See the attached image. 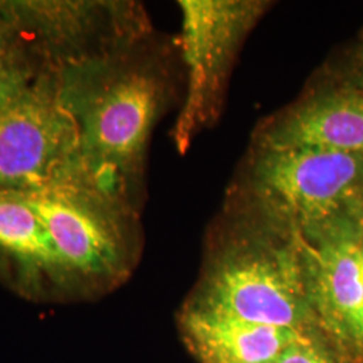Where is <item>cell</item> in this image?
<instances>
[{"instance_id":"cell-15","label":"cell","mask_w":363,"mask_h":363,"mask_svg":"<svg viewBox=\"0 0 363 363\" xmlns=\"http://www.w3.org/2000/svg\"><path fill=\"white\" fill-rule=\"evenodd\" d=\"M19 50L11 28L0 19V58Z\"/></svg>"},{"instance_id":"cell-9","label":"cell","mask_w":363,"mask_h":363,"mask_svg":"<svg viewBox=\"0 0 363 363\" xmlns=\"http://www.w3.org/2000/svg\"><path fill=\"white\" fill-rule=\"evenodd\" d=\"M250 144L312 147L363 156V86L337 81L312 88L264 118Z\"/></svg>"},{"instance_id":"cell-16","label":"cell","mask_w":363,"mask_h":363,"mask_svg":"<svg viewBox=\"0 0 363 363\" xmlns=\"http://www.w3.org/2000/svg\"><path fill=\"white\" fill-rule=\"evenodd\" d=\"M354 216H355V218H357V220L361 223L363 226V199L361 201V203L355 208V210H354V213H352Z\"/></svg>"},{"instance_id":"cell-7","label":"cell","mask_w":363,"mask_h":363,"mask_svg":"<svg viewBox=\"0 0 363 363\" xmlns=\"http://www.w3.org/2000/svg\"><path fill=\"white\" fill-rule=\"evenodd\" d=\"M70 179H81L78 124L55 77L43 70L0 112V191L27 193Z\"/></svg>"},{"instance_id":"cell-19","label":"cell","mask_w":363,"mask_h":363,"mask_svg":"<svg viewBox=\"0 0 363 363\" xmlns=\"http://www.w3.org/2000/svg\"><path fill=\"white\" fill-rule=\"evenodd\" d=\"M362 199H363V198H362Z\"/></svg>"},{"instance_id":"cell-12","label":"cell","mask_w":363,"mask_h":363,"mask_svg":"<svg viewBox=\"0 0 363 363\" xmlns=\"http://www.w3.org/2000/svg\"><path fill=\"white\" fill-rule=\"evenodd\" d=\"M39 73L22 50L0 58V112L23 94L34 84Z\"/></svg>"},{"instance_id":"cell-4","label":"cell","mask_w":363,"mask_h":363,"mask_svg":"<svg viewBox=\"0 0 363 363\" xmlns=\"http://www.w3.org/2000/svg\"><path fill=\"white\" fill-rule=\"evenodd\" d=\"M15 194L42 220L64 264L74 300L96 298L130 276L139 253L130 205L84 179Z\"/></svg>"},{"instance_id":"cell-13","label":"cell","mask_w":363,"mask_h":363,"mask_svg":"<svg viewBox=\"0 0 363 363\" xmlns=\"http://www.w3.org/2000/svg\"><path fill=\"white\" fill-rule=\"evenodd\" d=\"M343 361L345 358L335 349H328L325 343L304 333L289 343L272 363H345Z\"/></svg>"},{"instance_id":"cell-5","label":"cell","mask_w":363,"mask_h":363,"mask_svg":"<svg viewBox=\"0 0 363 363\" xmlns=\"http://www.w3.org/2000/svg\"><path fill=\"white\" fill-rule=\"evenodd\" d=\"M181 52L186 96L172 130L184 155L220 115L235 58L271 7L262 0H181Z\"/></svg>"},{"instance_id":"cell-3","label":"cell","mask_w":363,"mask_h":363,"mask_svg":"<svg viewBox=\"0 0 363 363\" xmlns=\"http://www.w3.org/2000/svg\"><path fill=\"white\" fill-rule=\"evenodd\" d=\"M362 198V155L250 144L226 208L306 234L351 214Z\"/></svg>"},{"instance_id":"cell-11","label":"cell","mask_w":363,"mask_h":363,"mask_svg":"<svg viewBox=\"0 0 363 363\" xmlns=\"http://www.w3.org/2000/svg\"><path fill=\"white\" fill-rule=\"evenodd\" d=\"M181 320L186 340L201 361L272 363L289 343L304 334L249 322L193 301L184 308Z\"/></svg>"},{"instance_id":"cell-2","label":"cell","mask_w":363,"mask_h":363,"mask_svg":"<svg viewBox=\"0 0 363 363\" xmlns=\"http://www.w3.org/2000/svg\"><path fill=\"white\" fill-rule=\"evenodd\" d=\"M225 211L229 234L210 261L194 303L300 333L316 325L300 233L247 213Z\"/></svg>"},{"instance_id":"cell-14","label":"cell","mask_w":363,"mask_h":363,"mask_svg":"<svg viewBox=\"0 0 363 363\" xmlns=\"http://www.w3.org/2000/svg\"><path fill=\"white\" fill-rule=\"evenodd\" d=\"M339 82L363 86V45L352 52L349 65L342 73V77L339 78Z\"/></svg>"},{"instance_id":"cell-17","label":"cell","mask_w":363,"mask_h":363,"mask_svg":"<svg viewBox=\"0 0 363 363\" xmlns=\"http://www.w3.org/2000/svg\"><path fill=\"white\" fill-rule=\"evenodd\" d=\"M203 363H228L223 362V361H217V359H202Z\"/></svg>"},{"instance_id":"cell-6","label":"cell","mask_w":363,"mask_h":363,"mask_svg":"<svg viewBox=\"0 0 363 363\" xmlns=\"http://www.w3.org/2000/svg\"><path fill=\"white\" fill-rule=\"evenodd\" d=\"M0 19L50 73L127 52L150 34L142 6L130 1H0Z\"/></svg>"},{"instance_id":"cell-8","label":"cell","mask_w":363,"mask_h":363,"mask_svg":"<svg viewBox=\"0 0 363 363\" xmlns=\"http://www.w3.org/2000/svg\"><path fill=\"white\" fill-rule=\"evenodd\" d=\"M312 311L335 350L363 359L362 229L346 214L300 234Z\"/></svg>"},{"instance_id":"cell-10","label":"cell","mask_w":363,"mask_h":363,"mask_svg":"<svg viewBox=\"0 0 363 363\" xmlns=\"http://www.w3.org/2000/svg\"><path fill=\"white\" fill-rule=\"evenodd\" d=\"M0 279L33 301L74 300L64 264L37 213L0 191Z\"/></svg>"},{"instance_id":"cell-1","label":"cell","mask_w":363,"mask_h":363,"mask_svg":"<svg viewBox=\"0 0 363 363\" xmlns=\"http://www.w3.org/2000/svg\"><path fill=\"white\" fill-rule=\"evenodd\" d=\"M143 43L52 73L61 101L77 121L81 179L128 205L171 91L167 67Z\"/></svg>"},{"instance_id":"cell-18","label":"cell","mask_w":363,"mask_h":363,"mask_svg":"<svg viewBox=\"0 0 363 363\" xmlns=\"http://www.w3.org/2000/svg\"><path fill=\"white\" fill-rule=\"evenodd\" d=\"M361 225V223H359ZM361 229H362V292H363V226L361 225Z\"/></svg>"}]
</instances>
